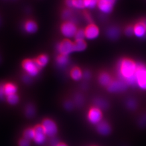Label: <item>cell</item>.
<instances>
[{"instance_id": "obj_1", "label": "cell", "mask_w": 146, "mask_h": 146, "mask_svg": "<svg viewBox=\"0 0 146 146\" xmlns=\"http://www.w3.org/2000/svg\"><path fill=\"white\" fill-rule=\"evenodd\" d=\"M137 65L133 60L124 58L120 61L119 66V75L127 84H136L135 74Z\"/></svg>"}, {"instance_id": "obj_2", "label": "cell", "mask_w": 146, "mask_h": 146, "mask_svg": "<svg viewBox=\"0 0 146 146\" xmlns=\"http://www.w3.org/2000/svg\"><path fill=\"white\" fill-rule=\"evenodd\" d=\"M21 67L26 74L31 78L36 76L42 68L35 61L34 58H25L21 62Z\"/></svg>"}, {"instance_id": "obj_3", "label": "cell", "mask_w": 146, "mask_h": 146, "mask_svg": "<svg viewBox=\"0 0 146 146\" xmlns=\"http://www.w3.org/2000/svg\"><path fill=\"white\" fill-rule=\"evenodd\" d=\"M78 29L75 23L70 21L63 22L60 26L61 34L67 38L74 37Z\"/></svg>"}, {"instance_id": "obj_4", "label": "cell", "mask_w": 146, "mask_h": 146, "mask_svg": "<svg viewBox=\"0 0 146 146\" xmlns=\"http://www.w3.org/2000/svg\"><path fill=\"white\" fill-rule=\"evenodd\" d=\"M136 84L142 89L146 90V67L137 64L135 74Z\"/></svg>"}, {"instance_id": "obj_5", "label": "cell", "mask_w": 146, "mask_h": 146, "mask_svg": "<svg viewBox=\"0 0 146 146\" xmlns=\"http://www.w3.org/2000/svg\"><path fill=\"white\" fill-rule=\"evenodd\" d=\"M41 125L47 136L54 137L58 132V126L53 120L46 118L42 121Z\"/></svg>"}, {"instance_id": "obj_6", "label": "cell", "mask_w": 146, "mask_h": 146, "mask_svg": "<svg viewBox=\"0 0 146 146\" xmlns=\"http://www.w3.org/2000/svg\"><path fill=\"white\" fill-rule=\"evenodd\" d=\"M58 50L60 54L68 56L70 54L75 52L74 42L69 38H65L58 44Z\"/></svg>"}, {"instance_id": "obj_7", "label": "cell", "mask_w": 146, "mask_h": 146, "mask_svg": "<svg viewBox=\"0 0 146 146\" xmlns=\"http://www.w3.org/2000/svg\"><path fill=\"white\" fill-rule=\"evenodd\" d=\"M102 113L101 110L96 107H93L89 110L88 120L93 125H98L102 120Z\"/></svg>"}, {"instance_id": "obj_8", "label": "cell", "mask_w": 146, "mask_h": 146, "mask_svg": "<svg viewBox=\"0 0 146 146\" xmlns=\"http://www.w3.org/2000/svg\"><path fill=\"white\" fill-rule=\"evenodd\" d=\"M116 0H99L97 7L103 13L108 14L114 9Z\"/></svg>"}, {"instance_id": "obj_9", "label": "cell", "mask_w": 146, "mask_h": 146, "mask_svg": "<svg viewBox=\"0 0 146 146\" xmlns=\"http://www.w3.org/2000/svg\"><path fill=\"white\" fill-rule=\"evenodd\" d=\"M35 135L33 140L37 145H42L46 140L47 136L41 124L37 125L34 127Z\"/></svg>"}, {"instance_id": "obj_10", "label": "cell", "mask_w": 146, "mask_h": 146, "mask_svg": "<svg viewBox=\"0 0 146 146\" xmlns=\"http://www.w3.org/2000/svg\"><path fill=\"white\" fill-rule=\"evenodd\" d=\"M85 36L88 40H94L99 35V27L93 23H90L84 29Z\"/></svg>"}, {"instance_id": "obj_11", "label": "cell", "mask_w": 146, "mask_h": 146, "mask_svg": "<svg viewBox=\"0 0 146 146\" xmlns=\"http://www.w3.org/2000/svg\"><path fill=\"white\" fill-rule=\"evenodd\" d=\"M127 87V84L123 81L113 80L111 83L107 87L108 90L111 93L121 92L125 90Z\"/></svg>"}, {"instance_id": "obj_12", "label": "cell", "mask_w": 146, "mask_h": 146, "mask_svg": "<svg viewBox=\"0 0 146 146\" xmlns=\"http://www.w3.org/2000/svg\"><path fill=\"white\" fill-rule=\"evenodd\" d=\"M96 130L100 135L106 136L110 134L111 129L110 125L107 122L102 121L96 125Z\"/></svg>"}, {"instance_id": "obj_13", "label": "cell", "mask_w": 146, "mask_h": 146, "mask_svg": "<svg viewBox=\"0 0 146 146\" xmlns=\"http://www.w3.org/2000/svg\"><path fill=\"white\" fill-rule=\"evenodd\" d=\"M134 35L139 38L146 36V27L142 20L137 23L134 26Z\"/></svg>"}, {"instance_id": "obj_14", "label": "cell", "mask_w": 146, "mask_h": 146, "mask_svg": "<svg viewBox=\"0 0 146 146\" xmlns=\"http://www.w3.org/2000/svg\"><path fill=\"white\" fill-rule=\"evenodd\" d=\"M24 30L28 34L35 33L38 30V25L35 21L32 19L27 20L24 23Z\"/></svg>"}, {"instance_id": "obj_15", "label": "cell", "mask_w": 146, "mask_h": 146, "mask_svg": "<svg viewBox=\"0 0 146 146\" xmlns=\"http://www.w3.org/2000/svg\"><path fill=\"white\" fill-rule=\"evenodd\" d=\"M4 90L6 98L13 94H17L18 87L13 82H6L4 83Z\"/></svg>"}, {"instance_id": "obj_16", "label": "cell", "mask_w": 146, "mask_h": 146, "mask_svg": "<svg viewBox=\"0 0 146 146\" xmlns=\"http://www.w3.org/2000/svg\"><path fill=\"white\" fill-rule=\"evenodd\" d=\"M98 78L100 84L104 87H108L113 80L110 74L106 72L100 73Z\"/></svg>"}, {"instance_id": "obj_17", "label": "cell", "mask_w": 146, "mask_h": 146, "mask_svg": "<svg viewBox=\"0 0 146 146\" xmlns=\"http://www.w3.org/2000/svg\"><path fill=\"white\" fill-rule=\"evenodd\" d=\"M37 64L42 68L45 67L48 63L49 62V56L46 54H41L37 56L36 58H34Z\"/></svg>"}, {"instance_id": "obj_18", "label": "cell", "mask_w": 146, "mask_h": 146, "mask_svg": "<svg viewBox=\"0 0 146 146\" xmlns=\"http://www.w3.org/2000/svg\"><path fill=\"white\" fill-rule=\"evenodd\" d=\"M74 51L76 52H82L87 47V43L84 40H75L74 42Z\"/></svg>"}, {"instance_id": "obj_19", "label": "cell", "mask_w": 146, "mask_h": 146, "mask_svg": "<svg viewBox=\"0 0 146 146\" xmlns=\"http://www.w3.org/2000/svg\"><path fill=\"white\" fill-rule=\"evenodd\" d=\"M70 75L72 78L75 81H79L83 76V73L81 69L78 67H75L71 70Z\"/></svg>"}, {"instance_id": "obj_20", "label": "cell", "mask_w": 146, "mask_h": 146, "mask_svg": "<svg viewBox=\"0 0 146 146\" xmlns=\"http://www.w3.org/2000/svg\"><path fill=\"white\" fill-rule=\"evenodd\" d=\"M25 114L28 118L33 117L36 114V109L35 106L32 104H27L25 109Z\"/></svg>"}, {"instance_id": "obj_21", "label": "cell", "mask_w": 146, "mask_h": 146, "mask_svg": "<svg viewBox=\"0 0 146 146\" xmlns=\"http://www.w3.org/2000/svg\"><path fill=\"white\" fill-rule=\"evenodd\" d=\"M35 135V131L34 128H27L25 129L23 132V138L27 139L29 141L33 140Z\"/></svg>"}, {"instance_id": "obj_22", "label": "cell", "mask_w": 146, "mask_h": 146, "mask_svg": "<svg viewBox=\"0 0 146 146\" xmlns=\"http://www.w3.org/2000/svg\"><path fill=\"white\" fill-rule=\"evenodd\" d=\"M7 103L11 106H15L19 102L20 97L17 94H13L5 98Z\"/></svg>"}, {"instance_id": "obj_23", "label": "cell", "mask_w": 146, "mask_h": 146, "mask_svg": "<svg viewBox=\"0 0 146 146\" xmlns=\"http://www.w3.org/2000/svg\"><path fill=\"white\" fill-rule=\"evenodd\" d=\"M69 61L68 56L60 54L58 55L56 58V62L59 66H66Z\"/></svg>"}, {"instance_id": "obj_24", "label": "cell", "mask_w": 146, "mask_h": 146, "mask_svg": "<svg viewBox=\"0 0 146 146\" xmlns=\"http://www.w3.org/2000/svg\"><path fill=\"white\" fill-rule=\"evenodd\" d=\"M73 7L78 9H84L86 8L84 0H73Z\"/></svg>"}, {"instance_id": "obj_25", "label": "cell", "mask_w": 146, "mask_h": 146, "mask_svg": "<svg viewBox=\"0 0 146 146\" xmlns=\"http://www.w3.org/2000/svg\"><path fill=\"white\" fill-rule=\"evenodd\" d=\"M98 0H84L86 8L93 9L98 5Z\"/></svg>"}, {"instance_id": "obj_26", "label": "cell", "mask_w": 146, "mask_h": 146, "mask_svg": "<svg viewBox=\"0 0 146 146\" xmlns=\"http://www.w3.org/2000/svg\"><path fill=\"white\" fill-rule=\"evenodd\" d=\"M85 36V32L84 29L83 28H78V31L76 32L74 38L75 40H84Z\"/></svg>"}, {"instance_id": "obj_27", "label": "cell", "mask_w": 146, "mask_h": 146, "mask_svg": "<svg viewBox=\"0 0 146 146\" xmlns=\"http://www.w3.org/2000/svg\"><path fill=\"white\" fill-rule=\"evenodd\" d=\"M95 104H96L95 107H98V108H99L100 110H101L100 108L106 109L108 106V104H107L106 101H105L103 100L99 99L95 101Z\"/></svg>"}, {"instance_id": "obj_28", "label": "cell", "mask_w": 146, "mask_h": 146, "mask_svg": "<svg viewBox=\"0 0 146 146\" xmlns=\"http://www.w3.org/2000/svg\"><path fill=\"white\" fill-rule=\"evenodd\" d=\"M17 145L18 146H31V141L22 137L19 140Z\"/></svg>"}, {"instance_id": "obj_29", "label": "cell", "mask_w": 146, "mask_h": 146, "mask_svg": "<svg viewBox=\"0 0 146 146\" xmlns=\"http://www.w3.org/2000/svg\"><path fill=\"white\" fill-rule=\"evenodd\" d=\"M125 34L127 36H131L134 35V26L129 25L125 29Z\"/></svg>"}, {"instance_id": "obj_30", "label": "cell", "mask_w": 146, "mask_h": 146, "mask_svg": "<svg viewBox=\"0 0 146 146\" xmlns=\"http://www.w3.org/2000/svg\"><path fill=\"white\" fill-rule=\"evenodd\" d=\"M72 14V12L70 11V8L66 9L63 11L62 13V18L64 19H68Z\"/></svg>"}, {"instance_id": "obj_31", "label": "cell", "mask_w": 146, "mask_h": 146, "mask_svg": "<svg viewBox=\"0 0 146 146\" xmlns=\"http://www.w3.org/2000/svg\"><path fill=\"white\" fill-rule=\"evenodd\" d=\"M5 99V90H4V82L0 83V100H3Z\"/></svg>"}, {"instance_id": "obj_32", "label": "cell", "mask_w": 146, "mask_h": 146, "mask_svg": "<svg viewBox=\"0 0 146 146\" xmlns=\"http://www.w3.org/2000/svg\"><path fill=\"white\" fill-rule=\"evenodd\" d=\"M64 107L67 110H70L72 109L73 107V104L72 102L69 101H67V102H66L64 103Z\"/></svg>"}, {"instance_id": "obj_33", "label": "cell", "mask_w": 146, "mask_h": 146, "mask_svg": "<svg viewBox=\"0 0 146 146\" xmlns=\"http://www.w3.org/2000/svg\"><path fill=\"white\" fill-rule=\"evenodd\" d=\"M135 102L133 100H129L128 101L127 105L130 109H134L136 107Z\"/></svg>"}, {"instance_id": "obj_34", "label": "cell", "mask_w": 146, "mask_h": 146, "mask_svg": "<svg viewBox=\"0 0 146 146\" xmlns=\"http://www.w3.org/2000/svg\"><path fill=\"white\" fill-rule=\"evenodd\" d=\"M64 4L68 8H73V0H64Z\"/></svg>"}, {"instance_id": "obj_35", "label": "cell", "mask_w": 146, "mask_h": 146, "mask_svg": "<svg viewBox=\"0 0 146 146\" xmlns=\"http://www.w3.org/2000/svg\"><path fill=\"white\" fill-rule=\"evenodd\" d=\"M56 146H68L66 144L64 143H61V142H59L58 143V145H56Z\"/></svg>"}, {"instance_id": "obj_36", "label": "cell", "mask_w": 146, "mask_h": 146, "mask_svg": "<svg viewBox=\"0 0 146 146\" xmlns=\"http://www.w3.org/2000/svg\"><path fill=\"white\" fill-rule=\"evenodd\" d=\"M142 20L143 22V23H145V25L146 27V19H143V20Z\"/></svg>"}, {"instance_id": "obj_37", "label": "cell", "mask_w": 146, "mask_h": 146, "mask_svg": "<svg viewBox=\"0 0 146 146\" xmlns=\"http://www.w3.org/2000/svg\"><path fill=\"white\" fill-rule=\"evenodd\" d=\"M1 18H0V25H1Z\"/></svg>"}, {"instance_id": "obj_38", "label": "cell", "mask_w": 146, "mask_h": 146, "mask_svg": "<svg viewBox=\"0 0 146 146\" xmlns=\"http://www.w3.org/2000/svg\"><path fill=\"white\" fill-rule=\"evenodd\" d=\"M98 1H99V0H98Z\"/></svg>"}]
</instances>
